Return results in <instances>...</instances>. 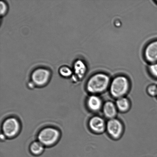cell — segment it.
Wrapping results in <instances>:
<instances>
[{
    "instance_id": "1",
    "label": "cell",
    "mask_w": 157,
    "mask_h": 157,
    "mask_svg": "<svg viewBox=\"0 0 157 157\" xmlns=\"http://www.w3.org/2000/svg\"><path fill=\"white\" fill-rule=\"evenodd\" d=\"M111 81L109 76L105 73L95 74L87 81V90L93 94L102 93L110 86Z\"/></svg>"
},
{
    "instance_id": "2",
    "label": "cell",
    "mask_w": 157,
    "mask_h": 157,
    "mask_svg": "<svg viewBox=\"0 0 157 157\" xmlns=\"http://www.w3.org/2000/svg\"><path fill=\"white\" fill-rule=\"evenodd\" d=\"M130 83L128 78L124 76L116 77L111 81L110 90L113 98H118L124 96L129 91Z\"/></svg>"
},
{
    "instance_id": "3",
    "label": "cell",
    "mask_w": 157,
    "mask_h": 157,
    "mask_svg": "<svg viewBox=\"0 0 157 157\" xmlns=\"http://www.w3.org/2000/svg\"><path fill=\"white\" fill-rule=\"evenodd\" d=\"M59 136V132L54 128H48L44 129L38 135L39 142L43 145H50L57 140Z\"/></svg>"
},
{
    "instance_id": "4",
    "label": "cell",
    "mask_w": 157,
    "mask_h": 157,
    "mask_svg": "<svg viewBox=\"0 0 157 157\" xmlns=\"http://www.w3.org/2000/svg\"><path fill=\"white\" fill-rule=\"evenodd\" d=\"M109 134L114 139H117L121 137L124 131V126L122 123L116 118L109 120L106 126Z\"/></svg>"
},
{
    "instance_id": "5",
    "label": "cell",
    "mask_w": 157,
    "mask_h": 157,
    "mask_svg": "<svg viewBox=\"0 0 157 157\" xmlns=\"http://www.w3.org/2000/svg\"><path fill=\"white\" fill-rule=\"evenodd\" d=\"M51 73L48 70L40 68L36 69L32 73V79L36 85L42 86L48 82Z\"/></svg>"
},
{
    "instance_id": "6",
    "label": "cell",
    "mask_w": 157,
    "mask_h": 157,
    "mask_svg": "<svg viewBox=\"0 0 157 157\" xmlns=\"http://www.w3.org/2000/svg\"><path fill=\"white\" fill-rule=\"evenodd\" d=\"M19 129V123L15 118H9L4 121L3 124V132L9 137H11L16 135Z\"/></svg>"
},
{
    "instance_id": "7",
    "label": "cell",
    "mask_w": 157,
    "mask_h": 157,
    "mask_svg": "<svg viewBox=\"0 0 157 157\" xmlns=\"http://www.w3.org/2000/svg\"><path fill=\"white\" fill-rule=\"evenodd\" d=\"M89 126L92 132L100 134L105 130L107 124L101 117L95 116L92 117L89 121Z\"/></svg>"
},
{
    "instance_id": "8",
    "label": "cell",
    "mask_w": 157,
    "mask_h": 157,
    "mask_svg": "<svg viewBox=\"0 0 157 157\" xmlns=\"http://www.w3.org/2000/svg\"><path fill=\"white\" fill-rule=\"evenodd\" d=\"M144 56L147 62L151 64L157 63V40L147 44L144 50Z\"/></svg>"
},
{
    "instance_id": "9",
    "label": "cell",
    "mask_w": 157,
    "mask_h": 157,
    "mask_svg": "<svg viewBox=\"0 0 157 157\" xmlns=\"http://www.w3.org/2000/svg\"><path fill=\"white\" fill-rule=\"evenodd\" d=\"M102 109L104 116L109 120L115 118L118 110L116 105L111 101H107L105 103Z\"/></svg>"
},
{
    "instance_id": "10",
    "label": "cell",
    "mask_w": 157,
    "mask_h": 157,
    "mask_svg": "<svg viewBox=\"0 0 157 157\" xmlns=\"http://www.w3.org/2000/svg\"><path fill=\"white\" fill-rule=\"evenodd\" d=\"M88 107L93 112H98L103 107L102 100L96 95H92L89 97L87 101Z\"/></svg>"
},
{
    "instance_id": "11",
    "label": "cell",
    "mask_w": 157,
    "mask_h": 157,
    "mask_svg": "<svg viewBox=\"0 0 157 157\" xmlns=\"http://www.w3.org/2000/svg\"><path fill=\"white\" fill-rule=\"evenodd\" d=\"M74 70L76 78H82L86 73L87 67L84 61L78 59L74 64Z\"/></svg>"
},
{
    "instance_id": "12",
    "label": "cell",
    "mask_w": 157,
    "mask_h": 157,
    "mask_svg": "<svg viewBox=\"0 0 157 157\" xmlns=\"http://www.w3.org/2000/svg\"><path fill=\"white\" fill-rule=\"evenodd\" d=\"M115 105L118 110L123 112L128 111L130 106L129 100L124 97L117 98Z\"/></svg>"
},
{
    "instance_id": "13",
    "label": "cell",
    "mask_w": 157,
    "mask_h": 157,
    "mask_svg": "<svg viewBox=\"0 0 157 157\" xmlns=\"http://www.w3.org/2000/svg\"><path fill=\"white\" fill-rule=\"evenodd\" d=\"M44 150V145L40 142H34L31 145V151L35 155L39 154L42 153Z\"/></svg>"
},
{
    "instance_id": "14",
    "label": "cell",
    "mask_w": 157,
    "mask_h": 157,
    "mask_svg": "<svg viewBox=\"0 0 157 157\" xmlns=\"http://www.w3.org/2000/svg\"><path fill=\"white\" fill-rule=\"evenodd\" d=\"M60 74L64 77H68L71 76L73 73L70 68L66 66L61 67L59 70Z\"/></svg>"
},
{
    "instance_id": "15",
    "label": "cell",
    "mask_w": 157,
    "mask_h": 157,
    "mask_svg": "<svg viewBox=\"0 0 157 157\" xmlns=\"http://www.w3.org/2000/svg\"><path fill=\"white\" fill-rule=\"evenodd\" d=\"M147 92L149 95L151 96L157 95V86L155 84H151L147 88Z\"/></svg>"
},
{
    "instance_id": "16",
    "label": "cell",
    "mask_w": 157,
    "mask_h": 157,
    "mask_svg": "<svg viewBox=\"0 0 157 157\" xmlns=\"http://www.w3.org/2000/svg\"><path fill=\"white\" fill-rule=\"evenodd\" d=\"M148 69L151 75L154 77L157 78V63L151 64Z\"/></svg>"
},
{
    "instance_id": "17",
    "label": "cell",
    "mask_w": 157,
    "mask_h": 157,
    "mask_svg": "<svg viewBox=\"0 0 157 157\" xmlns=\"http://www.w3.org/2000/svg\"><path fill=\"white\" fill-rule=\"evenodd\" d=\"M8 10V6L7 4L4 1L0 2V14L1 16H4L7 13Z\"/></svg>"
},
{
    "instance_id": "18",
    "label": "cell",
    "mask_w": 157,
    "mask_h": 157,
    "mask_svg": "<svg viewBox=\"0 0 157 157\" xmlns=\"http://www.w3.org/2000/svg\"></svg>"
}]
</instances>
